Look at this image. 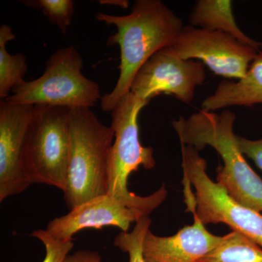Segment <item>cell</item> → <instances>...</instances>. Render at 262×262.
Returning <instances> with one entry per match:
<instances>
[{
    "label": "cell",
    "instance_id": "21",
    "mask_svg": "<svg viewBox=\"0 0 262 262\" xmlns=\"http://www.w3.org/2000/svg\"><path fill=\"white\" fill-rule=\"evenodd\" d=\"M64 262H102L99 253L90 250H80L69 255Z\"/></svg>",
    "mask_w": 262,
    "mask_h": 262
},
{
    "label": "cell",
    "instance_id": "2",
    "mask_svg": "<svg viewBox=\"0 0 262 262\" xmlns=\"http://www.w3.org/2000/svg\"><path fill=\"white\" fill-rule=\"evenodd\" d=\"M236 115L225 110L220 114L199 110L188 118L172 122L181 144L201 151L211 146L223 160L217 168L216 183L239 204L262 211V179L251 168L234 133Z\"/></svg>",
    "mask_w": 262,
    "mask_h": 262
},
{
    "label": "cell",
    "instance_id": "20",
    "mask_svg": "<svg viewBox=\"0 0 262 262\" xmlns=\"http://www.w3.org/2000/svg\"><path fill=\"white\" fill-rule=\"evenodd\" d=\"M237 139L241 152L252 160L262 170V138L258 140H250L237 136Z\"/></svg>",
    "mask_w": 262,
    "mask_h": 262
},
{
    "label": "cell",
    "instance_id": "5",
    "mask_svg": "<svg viewBox=\"0 0 262 262\" xmlns=\"http://www.w3.org/2000/svg\"><path fill=\"white\" fill-rule=\"evenodd\" d=\"M82 69L83 60L74 46L58 49L48 60L42 76L16 86L5 101L69 110L91 108L102 96L98 84L87 78Z\"/></svg>",
    "mask_w": 262,
    "mask_h": 262
},
{
    "label": "cell",
    "instance_id": "19",
    "mask_svg": "<svg viewBox=\"0 0 262 262\" xmlns=\"http://www.w3.org/2000/svg\"><path fill=\"white\" fill-rule=\"evenodd\" d=\"M31 235L39 239L46 247V257L42 262H64L74 248L73 241H58L52 237L46 229L34 231Z\"/></svg>",
    "mask_w": 262,
    "mask_h": 262
},
{
    "label": "cell",
    "instance_id": "10",
    "mask_svg": "<svg viewBox=\"0 0 262 262\" xmlns=\"http://www.w3.org/2000/svg\"><path fill=\"white\" fill-rule=\"evenodd\" d=\"M33 105L0 102V202L32 185L24 168V155Z\"/></svg>",
    "mask_w": 262,
    "mask_h": 262
},
{
    "label": "cell",
    "instance_id": "6",
    "mask_svg": "<svg viewBox=\"0 0 262 262\" xmlns=\"http://www.w3.org/2000/svg\"><path fill=\"white\" fill-rule=\"evenodd\" d=\"M70 110L35 105L29 125L24 168L31 184H44L64 192L70 160Z\"/></svg>",
    "mask_w": 262,
    "mask_h": 262
},
{
    "label": "cell",
    "instance_id": "14",
    "mask_svg": "<svg viewBox=\"0 0 262 262\" xmlns=\"http://www.w3.org/2000/svg\"><path fill=\"white\" fill-rule=\"evenodd\" d=\"M190 26L228 34L239 42L261 51L262 42L248 37L234 18L232 2L229 0H198L189 14Z\"/></svg>",
    "mask_w": 262,
    "mask_h": 262
},
{
    "label": "cell",
    "instance_id": "11",
    "mask_svg": "<svg viewBox=\"0 0 262 262\" xmlns=\"http://www.w3.org/2000/svg\"><path fill=\"white\" fill-rule=\"evenodd\" d=\"M140 220L135 212L108 194L98 196L71 210L48 224V233L61 241H73L74 234L84 229L116 227L128 232L133 222Z\"/></svg>",
    "mask_w": 262,
    "mask_h": 262
},
{
    "label": "cell",
    "instance_id": "15",
    "mask_svg": "<svg viewBox=\"0 0 262 262\" xmlns=\"http://www.w3.org/2000/svg\"><path fill=\"white\" fill-rule=\"evenodd\" d=\"M15 38L11 27H0V98L1 101L9 96L10 92L24 82L28 70L27 56L23 53L11 55L6 49L7 43Z\"/></svg>",
    "mask_w": 262,
    "mask_h": 262
},
{
    "label": "cell",
    "instance_id": "22",
    "mask_svg": "<svg viewBox=\"0 0 262 262\" xmlns=\"http://www.w3.org/2000/svg\"><path fill=\"white\" fill-rule=\"evenodd\" d=\"M100 3L101 5H116L123 9L128 8L129 6V2L127 0H102L100 1Z\"/></svg>",
    "mask_w": 262,
    "mask_h": 262
},
{
    "label": "cell",
    "instance_id": "9",
    "mask_svg": "<svg viewBox=\"0 0 262 262\" xmlns=\"http://www.w3.org/2000/svg\"><path fill=\"white\" fill-rule=\"evenodd\" d=\"M206 77L202 62L183 59L168 46L157 52L142 66L130 91L148 103L160 95L167 94L190 103L196 87L203 84Z\"/></svg>",
    "mask_w": 262,
    "mask_h": 262
},
{
    "label": "cell",
    "instance_id": "7",
    "mask_svg": "<svg viewBox=\"0 0 262 262\" xmlns=\"http://www.w3.org/2000/svg\"><path fill=\"white\" fill-rule=\"evenodd\" d=\"M181 145L182 182L195 189L194 207L191 213L204 225L225 223L262 248L261 213L232 199L222 186L208 177L206 160L200 156L199 151L192 146Z\"/></svg>",
    "mask_w": 262,
    "mask_h": 262
},
{
    "label": "cell",
    "instance_id": "12",
    "mask_svg": "<svg viewBox=\"0 0 262 262\" xmlns=\"http://www.w3.org/2000/svg\"><path fill=\"white\" fill-rule=\"evenodd\" d=\"M194 223L170 237L155 235L149 229L143 244L145 262H198L214 249L223 237L208 232L195 215Z\"/></svg>",
    "mask_w": 262,
    "mask_h": 262
},
{
    "label": "cell",
    "instance_id": "1",
    "mask_svg": "<svg viewBox=\"0 0 262 262\" xmlns=\"http://www.w3.org/2000/svg\"><path fill=\"white\" fill-rule=\"evenodd\" d=\"M98 21L117 27L108 46L120 48V75L111 92L101 98V108L112 112L127 93L136 74L155 53L171 46L184 25L182 19L160 0H137L128 15L100 13Z\"/></svg>",
    "mask_w": 262,
    "mask_h": 262
},
{
    "label": "cell",
    "instance_id": "16",
    "mask_svg": "<svg viewBox=\"0 0 262 262\" xmlns=\"http://www.w3.org/2000/svg\"><path fill=\"white\" fill-rule=\"evenodd\" d=\"M198 262H262V248L244 234L232 231Z\"/></svg>",
    "mask_w": 262,
    "mask_h": 262
},
{
    "label": "cell",
    "instance_id": "3",
    "mask_svg": "<svg viewBox=\"0 0 262 262\" xmlns=\"http://www.w3.org/2000/svg\"><path fill=\"white\" fill-rule=\"evenodd\" d=\"M148 103L130 91L111 112L115 139L108 161L107 194L135 212L139 219L149 216L168 194L164 185L146 196L136 195L127 187L129 177L139 167L149 170L156 165L152 148L143 146L139 139V114Z\"/></svg>",
    "mask_w": 262,
    "mask_h": 262
},
{
    "label": "cell",
    "instance_id": "4",
    "mask_svg": "<svg viewBox=\"0 0 262 262\" xmlns=\"http://www.w3.org/2000/svg\"><path fill=\"white\" fill-rule=\"evenodd\" d=\"M115 133L90 108L70 110V160L64 200L71 210L107 194L108 168Z\"/></svg>",
    "mask_w": 262,
    "mask_h": 262
},
{
    "label": "cell",
    "instance_id": "18",
    "mask_svg": "<svg viewBox=\"0 0 262 262\" xmlns=\"http://www.w3.org/2000/svg\"><path fill=\"white\" fill-rule=\"evenodd\" d=\"M151 223L149 216L143 217L136 222L132 232H120L114 239L116 247L128 253L129 262H145L143 256V244Z\"/></svg>",
    "mask_w": 262,
    "mask_h": 262
},
{
    "label": "cell",
    "instance_id": "13",
    "mask_svg": "<svg viewBox=\"0 0 262 262\" xmlns=\"http://www.w3.org/2000/svg\"><path fill=\"white\" fill-rule=\"evenodd\" d=\"M262 103V51L258 52L244 78L222 81L215 92L202 103L201 110L213 113L229 106L252 107Z\"/></svg>",
    "mask_w": 262,
    "mask_h": 262
},
{
    "label": "cell",
    "instance_id": "8",
    "mask_svg": "<svg viewBox=\"0 0 262 262\" xmlns=\"http://www.w3.org/2000/svg\"><path fill=\"white\" fill-rule=\"evenodd\" d=\"M181 58L196 60L226 80L244 78L258 50L219 31L185 26L170 46Z\"/></svg>",
    "mask_w": 262,
    "mask_h": 262
},
{
    "label": "cell",
    "instance_id": "17",
    "mask_svg": "<svg viewBox=\"0 0 262 262\" xmlns=\"http://www.w3.org/2000/svg\"><path fill=\"white\" fill-rule=\"evenodd\" d=\"M30 8L41 10L51 23L55 24L66 34L72 23L75 13V2L72 0H33L23 1Z\"/></svg>",
    "mask_w": 262,
    "mask_h": 262
}]
</instances>
